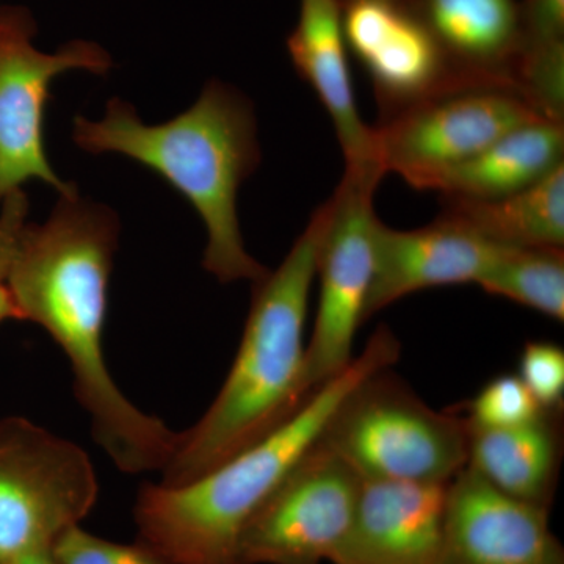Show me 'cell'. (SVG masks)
Segmentation results:
<instances>
[{"label":"cell","mask_w":564,"mask_h":564,"mask_svg":"<svg viewBox=\"0 0 564 564\" xmlns=\"http://www.w3.org/2000/svg\"><path fill=\"white\" fill-rule=\"evenodd\" d=\"M118 239L120 221L110 207L79 192L61 196L46 221L22 229L6 284L20 321L41 326L68 359L95 443L121 473H161L180 433L122 393L104 351Z\"/></svg>","instance_id":"obj_1"},{"label":"cell","mask_w":564,"mask_h":564,"mask_svg":"<svg viewBox=\"0 0 564 564\" xmlns=\"http://www.w3.org/2000/svg\"><path fill=\"white\" fill-rule=\"evenodd\" d=\"M73 140L90 154H121L170 182L206 226L203 267L223 284L256 282L270 272L245 247L237 193L261 163L258 122L247 98L210 80L191 109L162 124L140 120L113 98L101 120L76 117Z\"/></svg>","instance_id":"obj_2"},{"label":"cell","mask_w":564,"mask_h":564,"mask_svg":"<svg viewBox=\"0 0 564 564\" xmlns=\"http://www.w3.org/2000/svg\"><path fill=\"white\" fill-rule=\"evenodd\" d=\"M328 220L326 202L280 267L252 282L250 313L231 370L202 419L180 433L159 484H191L280 429L310 399L304 332Z\"/></svg>","instance_id":"obj_3"},{"label":"cell","mask_w":564,"mask_h":564,"mask_svg":"<svg viewBox=\"0 0 564 564\" xmlns=\"http://www.w3.org/2000/svg\"><path fill=\"white\" fill-rule=\"evenodd\" d=\"M399 339L380 326L350 366L323 384L280 429L191 484H147L133 519L139 540L180 564H242L240 540L256 511L317 443L361 381L399 361Z\"/></svg>","instance_id":"obj_4"},{"label":"cell","mask_w":564,"mask_h":564,"mask_svg":"<svg viewBox=\"0 0 564 564\" xmlns=\"http://www.w3.org/2000/svg\"><path fill=\"white\" fill-rule=\"evenodd\" d=\"M317 443L361 480L448 484L467 464L469 426L458 411L433 410L389 367L345 397Z\"/></svg>","instance_id":"obj_5"},{"label":"cell","mask_w":564,"mask_h":564,"mask_svg":"<svg viewBox=\"0 0 564 564\" xmlns=\"http://www.w3.org/2000/svg\"><path fill=\"white\" fill-rule=\"evenodd\" d=\"M547 120L511 84L459 80L381 118L373 128L378 161L417 191H433L448 170L505 133Z\"/></svg>","instance_id":"obj_6"},{"label":"cell","mask_w":564,"mask_h":564,"mask_svg":"<svg viewBox=\"0 0 564 564\" xmlns=\"http://www.w3.org/2000/svg\"><path fill=\"white\" fill-rule=\"evenodd\" d=\"M84 448L24 419L0 422V564L51 547L98 500Z\"/></svg>","instance_id":"obj_7"},{"label":"cell","mask_w":564,"mask_h":564,"mask_svg":"<svg viewBox=\"0 0 564 564\" xmlns=\"http://www.w3.org/2000/svg\"><path fill=\"white\" fill-rule=\"evenodd\" d=\"M29 10L0 7V204L29 181H43L58 195L77 193L52 169L44 147V110L51 85L69 70L104 76L113 68L109 52L74 40L55 52L35 46Z\"/></svg>","instance_id":"obj_8"},{"label":"cell","mask_w":564,"mask_h":564,"mask_svg":"<svg viewBox=\"0 0 564 564\" xmlns=\"http://www.w3.org/2000/svg\"><path fill=\"white\" fill-rule=\"evenodd\" d=\"M383 176L345 172L329 203V220L317 258L321 281L313 334L306 344L304 388L313 395L350 366L356 333L373 276L378 218L373 195Z\"/></svg>","instance_id":"obj_9"},{"label":"cell","mask_w":564,"mask_h":564,"mask_svg":"<svg viewBox=\"0 0 564 564\" xmlns=\"http://www.w3.org/2000/svg\"><path fill=\"white\" fill-rule=\"evenodd\" d=\"M361 481L339 456L315 443L245 527L240 562H329L350 529Z\"/></svg>","instance_id":"obj_10"},{"label":"cell","mask_w":564,"mask_h":564,"mask_svg":"<svg viewBox=\"0 0 564 564\" xmlns=\"http://www.w3.org/2000/svg\"><path fill=\"white\" fill-rule=\"evenodd\" d=\"M347 50L366 70L381 118L459 80L415 10L395 0H351L343 7Z\"/></svg>","instance_id":"obj_11"},{"label":"cell","mask_w":564,"mask_h":564,"mask_svg":"<svg viewBox=\"0 0 564 564\" xmlns=\"http://www.w3.org/2000/svg\"><path fill=\"white\" fill-rule=\"evenodd\" d=\"M437 564H564L549 510L522 502L464 466L448 481Z\"/></svg>","instance_id":"obj_12"},{"label":"cell","mask_w":564,"mask_h":564,"mask_svg":"<svg viewBox=\"0 0 564 564\" xmlns=\"http://www.w3.org/2000/svg\"><path fill=\"white\" fill-rule=\"evenodd\" d=\"M502 245L440 215L432 225L397 231L380 220L373 237V276L364 323L404 296L443 285L478 284Z\"/></svg>","instance_id":"obj_13"},{"label":"cell","mask_w":564,"mask_h":564,"mask_svg":"<svg viewBox=\"0 0 564 564\" xmlns=\"http://www.w3.org/2000/svg\"><path fill=\"white\" fill-rule=\"evenodd\" d=\"M448 484L362 480L333 564H437Z\"/></svg>","instance_id":"obj_14"},{"label":"cell","mask_w":564,"mask_h":564,"mask_svg":"<svg viewBox=\"0 0 564 564\" xmlns=\"http://www.w3.org/2000/svg\"><path fill=\"white\" fill-rule=\"evenodd\" d=\"M296 73L311 85L332 118L343 148L345 172L381 174L373 128L356 106L339 0H302L299 22L288 40Z\"/></svg>","instance_id":"obj_15"},{"label":"cell","mask_w":564,"mask_h":564,"mask_svg":"<svg viewBox=\"0 0 564 564\" xmlns=\"http://www.w3.org/2000/svg\"><path fill=\"white\" fill-rule=\"evenodd\" d=\"M419 11L458 76L516 87L522 22L514 0H421Z\"/></svg>","instance_id":"obj_16"},{"label":"cell","mask_w":564,"mask_h":564,"mask_svg":"<svg viewBox=\"0 0 564 564\" xmlns=\"http://www.w3.org/2000/svg\"><path fill=\"white\" fill-rule=\"evenodd\" d=\"M563 411H543L534 421L511 429L469 426L467 464L489 485L549 510L563 459Z\"/></svg>","instance_id":"obj_17"},{"label":"cell","mask_w":564,"mask_h":564,"mask_svg":"<svg viewBox=\"0 0 564 564\" xmlns=\"http://www.w3.org/2000/svg\"><path fill=\"white\" fill-rule=\"evenodd\" d=\"M563 155V122H529L445 172L433 191L443 198H503L544 180L564 165Z\"/></svg>","instance_id":"obj_18"},{"label":"cell","mask_w":564,"mask_h":564,"mask_svg":"<svg viewBox=\"0 0 564 564\" xmlns=\"http://www.w3.org/2000/svg\"><path fill=\"white\" fill-rule=\"evenodd\" d=\"M502 247H564V165L497 199L444 198L443 214Z\"/></svg>","instance_id":"obj_19"},{"label":"cell","mask_w":564,"mask_h":564,"mask_svg":"<svg viewBox=\"0 0 564 564\" xmlns=\"http://www.w3.org/2000/svg\"><path fill=\"white\" fill-rule=\"evenodd\" d=\"M478 285L552 321H564L563 248L502 247Z\"/></svg>","instance_id":"obj_20"},{"label":"cell","mask_w":564,"mask_h":564,"mask_svg":"<svg viewBox=\"0 0 564 564\" xmlns=\"http://www.w3.org/2000/svg\"><path fill=\"white\" fill-rule=\"evenodd\" d=\"M467 425L474 429L500 430L534 421L543 408L518 375L505 373L492 378L473 400L463 404Z\"/></svg>","instance_id":"obj_21"},{"label":"cell","mask_w":564,"mask_h":564,"mask_svg":"<svg viewBox=\"0 0 564 564\" xmlns=\"http://www.w3.org/2000/svg\"><path fill=\"white\" fill-rule=\"evenodd\" d=\"M55 564H180L137 540L133 544L113 543L70 527L51 545Z\"/></svg>","instance_id":"obj_22"},{"label":"cell","mask_w":564,"mask_h":564,"mask_svg":"<svg viewBox=\"0 0 564 564\" xmlns=\"http://www.w3.org/2000/svg\"><path fill=\"white\" fill-rule=\"evenodd\" d=\"M522 383L545 411H563L564 351L556 344L532 340L522 348L519 373Z\"/></svg>","instance_id":"obj_23"},{"label":"cell","mask_w":564,"mask_h":564,"mask_svg":"<svg viewBox=\"0 0 564 564\" xmlns=\"http://www.w3.org/2000/svg\"><path fill=\"white\" fill-rule=\"evenodd\" d=\"M521 22V52L564 44V0H527Z\"/></svg>","instance_id":"obj_24"},{"label":"cell","mask_w":564,"mask_h":564,"mask_svg":"<svg viewBox=\"0 0 564 564\" xmlns=\"http://www.w3.org/2000/svg\"><path fill=\"white\" fill-rule=\"evenodd\" d=\"M29 199L24 191L10 193L0 204V282L9 276L11 262L24 226L28 225Z\"/></svg>","instance_id":"obj_25"},{"label":"cell","mask_w":564,"mask_h":564,"mask_svg":"<svg viewBox=\"0 0 564 564\" xmlns=\"http://www.w3.org/2000/svg\"><path fill=\"white\" fill-rule=\"evenodd\" d=\"M7 321H20V313L6 282H0V323Z\"/></svg>","instance_id":"obj_26"},{"label":"cell","mask_w":564,"mask_h":564,"mask_svg":"<svg viewBox=\"0 0 564 564\" xmlns=\"http://www.w3.org/2000/svg\"><path fill=\"white\" fill-rule=\"evenodd\" d=\"M10 564H55L52 560L51 547L35 549L28 554L18 556Z\"/></svg>","instance_id":"obj_27"},{"label":"cell","mask_w":564,"mask_h":564,"mask_svg":"<svg viewBox=\"0 0 564 564\" xmlns=\"http://www.w3.org/2000/svg\"><path fill=\"white\" fill-rule=\"evenodd\" d=\"M339 2L343 3V0H339ZM347 2H351V0H347ZM395 2L406 3V0H395Z\"/></svg>","instance_id":"obj_28"}]
</instances>
